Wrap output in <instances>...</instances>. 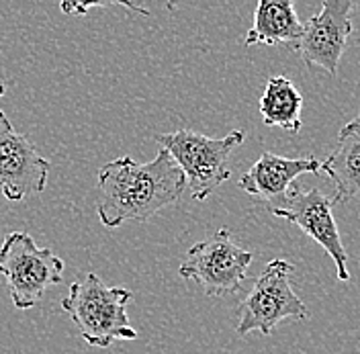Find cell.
Returning a JSON list of instances; mask_svg holds the SVG:
<instances>
[{"label": "cell", "mask_w": 360, "mask_h": 354, "mask_svg": "<svg viewBox=\"0 0 360 354\" xmlns=\"http://www.w3.org/2000/svg\"><path fill=\"white\" fill-rule=\"evenodd\" d=\"M101 201L96 215L105 227L127 222H150L164 207L180 201L186 177L164 148L152 162L139 164L131 156L115 158L98 170Z\"/></svg>", "instance_id": "6da1fadb"}, {"label": "cell", "mask_w": 360, "mask_h": 354, "mask_svg": "<svg viewBox=\"0 0 360 354\" xmlns=\"http://www.w3.org/2000/svg\"><path fill=\"white\" fill-rule=\"evenodd\" d=\"M134 293L125 287H109L96 272L74 281L62 301L80 338L94 348H109L119 340H135L137 330L127 315Z\"/></svg>", "instance_id": "7a4b0ae2"}, {"label": "cell", "mask_w": 360, "mask_h": 354, "mask_svg": "<svg viewBox=\"0 0 360 354\" xmlns=\"http://www.w3.org/2000/svg\"><path fill=\"white\" fill-rule=\"evenodd\" d=\"M156 141L182 168L193 199L205 201L231 177L227 160L246 141V132L233 129L221 139H215L193 129H179L156 135Z\"/></svg>", "instance_id": "3957f363"}, {"label": "cell", "mask_w": 360, "mask_h": 354, "mask_svg": "<svg viewBox=\"0 0 360 354\" xmlns=\"http://www.w3.org/2000/svg\"><path fill=\"white\" fill-rule=\"evenodd\" d=\"M64 260L49 248H39L27 232H13L0 248V274L6 279L13 305L31 310L44 293L64 279Z\"/></svg>", "instance_id": "277c9868"}, {"label": "cell", "mask_w": 360, "mask_h": 354, "mask_svg": "<svg viewBox=\"0 0 360 354\" xmlns=\"http://www.w3.org/2000/svg\"><path fill=\"white\" fill-rule=\"evenodd\" d=\"M295 266L289 260L274 258L270 260L262 274L256 279L246 299L238 310V328L240 336L260 332L262 336H272L274 328L283 320L303 322L309 317L307 305L297 297L291 285Z\"/></svg>", "instance_id": "5b68a950"}, {"label": "cell", "mask_w": 360, "mask_h": 354, "mask_svg": "<svg viewBox=\"0 0 360 354\" xmlns=\"http://www.w3.org/2000/svg\"><path fill=\"white\" fill-rule=\"evenodd\" d=\"M254 254L233 242L229 229H217L211 238L188 248L179 272L182 279L199 283L205 295H236L248 279Z\"/></svg>", "instance_id": "8992f818"}, {"label": "cell", "mask_w": 360, "mask_h": 354, "mask_svg": "<svg viewBox=\"0 0 360 354\" xmlns=\"http://www.w3.org/2000/svg\"><path fill=\"white\" fill-rule=\"evenodd\" d=\"M269 211L274 217L295 223L314 242L319 244L326 250V254L334 260L338 279L342 283L350 279L348 254L344 250V244L338 232L336 220H334V201L330 197H326L319 189H303L299 184H292L285 207L269 209Z\"/></svg>", "instance_id": "52a82bcc"}, {"label": "cell", "mask_w": 360, "mask_h": 354, "mask_svg": "<svg viewBox=\"0 0 360 354\" xmlns=\"http://www.w3.org/2000/svg\"><path fill=\"white\" fill-rule=\"evenodd\" d=\"M356 0H321L319 13L303 25V35L292 45L307 68L336 76L342 53L352 35L350 11Z\"/></svg>", "instance_id": "ba28073f"}, {"label": "cell", "mask_w": 360, "mask_h": 354, "mask_svg": "<svg viewBox=\"0 0 360 354\" xmlns=\"http://www.w3.org/2000/svg\"><path fill=\"white\" fill-rule=\"evenodd\" d=\"M49 177V162L11 121L0 129V193L4 199L21 203L44 193Z\"/></svg>", "instance_id": "9c48e42d"}, {"label": "cell", "mask_w": 360, "mask_h": 354, "mask_svg": "<svg viewBox=\"0 0 360 354\" xmlns=\"http://www.w3.org/2000/svg\"><path fill=\"white\" fill-rule=\"evenodd\" d=\"M321 162L314 156L305 158H285L272 152H262L258 160L242 175L238 187L258 199L266 201L269 209L285 207L295 178L301 175H319Z\"/></svg>", "instance_id": "30bf717a"}, {"label": "cell", "mask_w": 360, "mask_h": 354, "mask_svg": "<svg viewBox=\"0 0 360 354\" xmlns=\"http://www.w3.org/2000/svg\"><path fill=\"white\" fill-rule=\"evenodd\" d=\"M336 148L321 162L319 177L334 182V205L360 195V113L338 133Z\"/></svg>", "instance_id": "8fae6325"}, {"label": "cell", "mask_w": 360, "mask_h": 354, "mask_svg": "<svg viewBox=\"0 0 360 354\" xmlns=\"http://www.w3.org/2000/svg\"><path fill=\"white\" fill-rule=\"evenodd\" d=\"M303 35L292 0H258L246 45H295Z\"/></svg>", "instance_id": "7c38bea8"}, {"label": "cell", "mask_w": 360, "mask_h": 354, "mask_svg": "<svg viewBox=\"0 0 360 354\" xmlns=\"http://www.w3.org/2000/svg\"><path fill=\"white\" fill-rule=\"evenodd\" d=\"M258 107L269 127H281L291 133L301 132L303 96L287 76H270Z\"/></svg>", "instance_id": "4fadbf2b"}, {"label": "cell", "mask_w": 360, "mask_h": 354, "mask_svg": "<svg viewBox=\"0 0 360 354\" xmlns=\"http://www.w3.org/2000/svg\"><path fill=\"white\" fill-rule=\"evenodd\" d=\"M125 6L127 11L134 13H141L146 17H150V11H146L143 6H137L134 0H62L60 8L64 15H72V17H82L86 15L90 8H107V6Z\"/></svg>", "instance_id": "5bb4252c"}, {"label": "cell", "mask_w": 360, "mask_h": 354, "mask_svg": "<svg viewBox=\"0 0 360 354\" xmlns=\"http://www.w3.org/2000/svg\"><path fill=\"white\" fill-rule=\"evenodd\" d=\"M134 2L137 6H143L146 0H134ZM176 2H179V0H166V8H168V11H174V8H176Z\"/></svg>", "instance_id": "9a60e30c"}, {"label": "cell", "mask_w": 360, "mask_h": 354, "mask_svg": "<svg viewBox=\"0 0 360 354\" xmlns=\"http://www.w3.org/2000/svg\"><path fill=\"white\" fill-rule=\"evenodd\" d=\"M4 84H0V96H2V94H4ZM6 121H8V117H6V113L2 111V109H0V123H6Z\"/></svg>", "instance_id": "2e32d148"}]
</instances>
